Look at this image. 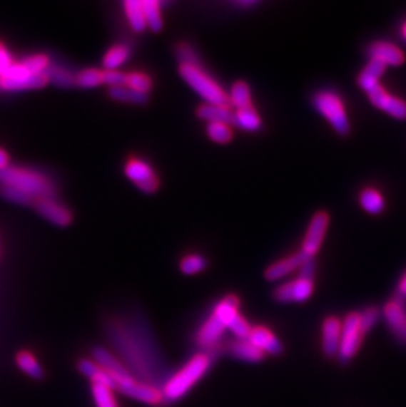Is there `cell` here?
Returning a JSON list of instances; mask_svg holds the SVG:
<instances>
[{"label": "cell", "mask_w": 406, "mask_h": 407, "mask_svg": "<svg viewBox=\"0 0 406 407\" xmlns=\"http://www.w3.org/2000/svg\"><path fill=\"white\" fill-rule=\"evenodd\" d=\"M213 363L214 355L211 351H203L193 356L178 372L165 380L161 388L165 402L173 403L183 398L206 376Z\"/></svg>", "instance_id": "cell-1"}, {"label": "cell", "mask_w": 406, "mask_h": 407, "mask_svg": "<svg viewBox=\"0 0 406 407\" xmlns=\"http://www.w3.org/2000/svg\"><path fill=\"white\" fill-rule=\"evenodd\" d=\"M0 183L3 186L24 191L35 200L53 198L56 195V187L46 177L21 168L7 166L0 169Z\"/></svg>", "instance_id": "cell-2"}, {"label": "cell", "mask_w": 406, "mask_h": 407, "mask_svg": "<svg viewBox=\"0 0 406 407\" xmlns=\"http://www.w3.org/2000/svg\"><path fill=\"white\" fill-rule=\"evenodd\" d=\"M180 76L208 104L231 105L225 90L199 65H180Z\"/></svg>", "instance_id": "cell-3"}, {"label": "cell", "mask_w": 406, "mask_h": 407, "mask_svg": "<svg viewBox=\"0 0 406 407\" xmlns=\"http://www.w3.org/2000/svg\"><path fill=\"white\" fill-rule=\"evenodd\" d=\"M313 105L340 136H347L351 124L342 98L331 90H320L313 96Z\"/></svg>", "instance_id": "cell-4"}, {"label": "cell", "mask_w": 406, "mask_h": 407, "mask_svg": "<svg viewBox=\"0 0 406 407\" xmlns=\"http://www.w3.org/2000/svg\"><path fill=\"white\" fill-rule=\"evenodd\" d=\"M365 335L360 321V312H348L342 321V338L337 356L339 364L347 365L352 361L363 344Z\"/></svg>", "instance_id": "cell-5"}, {"label": "cell", "mask_w": 406, "mask_h": 407, "mask_svg": "<svg viewBox=\"0 0 406 407\" xmlns=\"http://www.w3.org/2000/svg\"><path fill=\"white\" fill-rule=\"evenodd\" d=\"M91 360H94L96 364L99 365L104 372L113 378L118 391L136 380V377L128 371L127 365L124 364L118 356L113 355V352H110L104 346L93 348Z\"/></svg>", "instance_id": "cell-6"}, {"label": "cell", "mask_w": 406, "mask_h": 407, "mask_svg": "<svg viewBox=\"0 0 406 407\" xmlns=\"http://www.w3.org/2000/svg\"><path fill=\"white\" fill-rule=\"evenodd\" d=\"M314 293V281L295 278L277 286L273 290V298L278 304H305Z\"/></svg>", "instance_id": "cell-7"}, {"label": "cell", "mask_w": 406, "mask_h": 407, "mask_svg": "<svg viewBox=\"0 0 406 407\" xmlns=\"http://www.w3.org/2000/svg\"><path fill=\"white\" fill-rule=\"evenodd\" d=\"M124 173L140 190L146 194H152L158 190L160 181L152 166L138 158H131L124 168Z\"/></svg>", "instance_id": "cell-8"}, {"label": "cell", "mask_w": 406, "mask_h": 407, "mask_svg": "<svg viewBox=\"0 0 406 407\" xmlns=\"http://www.w3.org/2000/svg\"><path fill=\"white\" fill-rule=\"evenodd\" d=\"M329 222V215L325 211H318L311 219L308 232L303 239V248H301V251L308 257H314L320 251V245L323 243V239L326 236Z\"/></svg>", "instance_id": "cell-9"}, {"label": "cell", "mask_w": 406, "mask_h": 407, "mask_svg": "<svg viewBox=\"0 0 406 407\" xmlns=\"http://www.w3.org/2000/svg\"><path fill=\"white\" fill-rule=\"evenodd\" d=\"M368 99L376 108L397 120H406V102L397 96H390L381 86L375 87L367 93Z\"/></svg>", "instance_id": "cell-10"}, {"label": "cell", "mask_w": 406, "mask_h": 407, "mask_svg": "<svg viewBox=\"0 0 406 407\" xmlns=\"http://www.w3.org/2000/svg\"><path fill=\"white\" fill-rule=\"evenodd\" d=\"M382 316L395 338L406 344V307L401 298L389 301L382 309Z\"/></svg>", "instance_id": "cell-11"}, {"label": "cell", "mask_w": 406, "mask_h": 407, "mask_svg": "<svg viewBox=\"0 0 406 407\" xmlns=\"http://www.w3.org/2000/svg\"><path fill=\"white\" fill-rule=\"evenodd\" d=\"M119 393L148 406H158L165 403L164 396L160 388L148 382L140 381L138 378L119 390Z\"/></svg>", "instance_id": "cell-12"}, {"label": "cell", "mask_w": 406, "mask_h": 407, "mask_svg": "<svg viewBox=\"0 0 406 407\" xmlns=\"http://www.w3.org/2000/svg\"><path fill=\"white\" fill-rule=\"evenodd\" d=\"M225 326L213 312L196 334V344L203 351H213L223 338Z\"/></svg>", "instance_id": "cell-13"}, {"label": "cell", "mask_w": 406, "mask_h": 407, "mask_svg": "<svg viewBox=\"0 0 406 407\" xmlns=\"http://www.w3.org/2000/svg\"><path fill=\"white\" fill-rule=\"evenodd\" d=\"M248 340L264 355L280 356L285 351L283 341L264 326H252Z\"/></svg>", "instance_id": "cell-14"}, {"label": "cell", "mask_w": 406, "mask_h": 407, "mask_svg": "<svg viewBox=\"0 0 406 407\" xmlns=\"http://www.w3.org/2000/svg\"><path fill=\"white\" fill-rule=\"evenodd\" d=\"M342 338V321L330 315L322 323V352L328 359L337 357Z\"/></svg>", "instance_id": "cell-15"}, {"label": "cell", "mask_w": 406, "mask_h": 407, "mask_svg": "<svg viewBox=\"0 0 406 407\" xmlns=\"http://www.w3.org/2000/svg\"><path fill=\"white\" fill-rule=\"evenodd\" d=\"M367 53L371 60L379 61L385 66H400L405 61L402 51L388 41H375L372 43Z\"/></svg>", "instance_id": "cell-16"}, {"label": "cell", "mask_w": 406, "mask_h": 407, "mask_svg": "<svg viewBox=\"0 0 406 407\" xmlns=\"http://www.w3.org/2000/svg\"><path fill=\"white\" fill-rule=\"evenodd\" d=\"M308 259H310V257H308L303 251L297 252L289 257H285L283 260H278L277 262H273L272 265H269L264 272V277L270 282L281 279V278L286 277L288 274L293 273L295 270H298L305 260H308Z\"/></svg>", "instance_id": "cell-17"}, {"label": "cell", "mask_w": 406, "mask_h": 407, "mask_svg": "<svg viewBox=\"0 0 406 407\" xmlns=\"http://www.w3.org/2000/svg\"><path fill=\"white\" fill-rule=\"evenodd\" d=\"M37 211L43 215L45 219L52 222L53 225L59 227H66L71 223L73 217L71 212L66 207H64L59 202L53 198H43L35 202Z\"/></svg>", "instance_id": "cell-18"}, {"label": "cell", "mask_w": 406, "mask_h": 407, "mask_svg": "<svg viewBox=\"0 0 406 407\" xmlns=\"http://www.w3.org/2000/svg\"><path fill=\"white\" fill-rule=\"evenodd\" d=\"M227 351L233 359L248 364H259L265 359V355L253 346L248 339L233 340L227 346Z\"/></svg>", "instance_id": "cell-19"}, {"label": "cell", "mask_w": 406, "mask_h": 407, "mask_svg": "<svg viewBox=\"0 0 406 407\" xmlns=\"http://www.w3.org/2000/svg\"><path fill=\"white\" fill-rule=\"evenodd\" d=\"M78 372L91 381V385H102L111 390H116L113 378L91 359H81L77 363Z\"/></svg>", "instance_id": "cell-20"}, {"label": "cell", "mask_w": 406, "mask_h": 407, "mask_svg": "<svg viewBox=\"0 0 406 407\" xmlns=\"http://www.w3.org/2000/svg\"><path fill=\"white\" fill-rule=\"evenodd\" d=\"M49 83L45 73L31 74L26 78L6 79L0 78V90L1 91H23V90H35L43 88Z\"/></svg>", "instance_id": "cell-21"}, {"label": "cell", "mask_w": 406, "mask_h": 407, "mask_svg": "<svg viewBox=\"0 0 406 407\" xmlns=\"http://www.w3.org/2000/svg\"><path fill=\"white\" fill-rule=\"evenodd\" d=\"M385 70L387 66L382 65L381 62L370 60L357 77V85L365 93H370L375 87L380 86V79L384 76Z\"/></svg>", "instance_id": "cell-22"}, {"label": "cell", "mask_w": 406, "mask_h": 407, "mask_svg": "<svg viewBox=\"0 0 406 407\" xmlns=\"http://www.w3.org/2000/svg\"><path fill=\"white\" fill-rule=\"evenodd\" d=\"M197 116L201 120L208 123H227L233 124L235 113L228 105H218V104H202L197 110Z\"/></svg>", "instance_id": "cell-23"}, {"label": "cell", "mask_w": 406, "mask_h": 407, "mask_svg": "<svg viewBox=\"0 0 406 407\" xmlns=\"http://www.w3.org/2000/svg\"><path fill=\"white\" fill-rule=\"evenodd\" d=\"M240 301L235 294L225 295L222 298L213 309V314L216 315L220 321H223L225 329L230 326V323L240 314L239 312Z\"/></svg>", "instance_id": "cell-24"}, {"label": "cell", "mask_w": 406, "mask_h": 407, "mask_svg": "<svg viewBox=\"0 0 406 407\" xmlns=\"http://www.w3.org/2000/svg\"><path fill=\"white\" fill-rule=\"evenodd\" d=\"M124 14L130 23L131 28L135 32H143L147 28V20L144 15L143 1L127 0L124 1Z\"/></svg>", "instance_id": "cell-25"}, {"label": "cell", "mask_w": 406, "mask_h": 407, "mask_svg": "<svg viewBox=\"0 0 406 407\" xmlns=\"http://www.w3.org/2000/svg\"><path fill=\"white\" fill-rule=\"evenodd\" d=\"M359 202H360V206L363 207L364 211L367 214H371V215H379L385 210L384 197L376 189L368 187V189L362 191V194L359 197Z\"/></svg>", "instance_id": "cell-26"}, {"label": "cell", "mask_w": 406, "mask_h": 407, "mask_svg": "<svg viewBox=\"0 0 406 407\" xmlns=\"http://www.w3.org/2000/svg\"><path fill=\"white\" fill-rule=\"evenodd\" d=\"M233 124L242 130L256 132L261 128V119H260L258 111L252 105V107H247V108H242V110H236L235 118H233Z\"/></svg>", "instance_id": "cell-27"}, {"label": "cell", "mask_w": 406, "mask_h": 407, "mask_svg": "<svg viewBox=\"0 0 406 407\" xmlns=\"http://www.w3.org/2000/svg\"><path fill=\"white\" fill-rule=\"evenodd\" d=\"M16 364L21 372L26 373V376H29L34 380L40 381L45 377L43 366L36 360L35 356L31 355L29 352H26V351L20 352L16 356Z\"/></svg>", "instance_id": "cell-28"}, {"label": "cell", "mask_w": 406, "mask_h": 407, "mask_svg": "<svg viewBox=\"0 0 406 407\" xmlns=\"http://www.w3.org/2000/svg\"><path fill=\"white\" fill-rule=\"evenodd\" d=\"M108 94L116 102L131 104H146L148 102L147 94L135 91L128 86L113 87L108 90Z\"/></svg>", "instance_id": "cell-29"}, {"label": "cell", "mask_w": 406, "mask_h": 407, "mask_svg": "<svg viewBox=\"0 0 406 407\" xmlns=\"http://www.w3.org/2000/svg\"><path fill=\"white\" fill-rule=\"evenodd\" d=\"M130 48L124 43L113 46L108 52L104 54L103 66L106 70H118L124 62L130 58Z\"/></svg>", "instance_id": "cell-30"}, {"label": "cell", "mask_w": 406, "mask_h": 407, "mask_svg": "<svg viewBox=\"0 0 406 407\" xmlns=\"http://www.w3.org/2000/svg\"><path fill=\"white\" fill-rule=\"evenodd\" d=\"M228 98H230V104L236 107V110L252 107L251 90H250V86L247 82L239 81V82L233 83Z\"/></svg>", "instance_id": "cell-31"}, {"label": "cell", "mask_w": 406, "mask_h": 407, "mask_svg": "<svg viewBox=\"0 0 406 407\" xmlns=\"http://www.w3.org/2000/svg\"><path fill=\"white\" fill-rule=\"evenodd\" d=\"M44 73L48 81L54 83L56 86L71 87L76 85V74H73L70 70L65 69L62 66L49 65Z\"/></svg>", "instance_id": "cell-32"}, {"label": "cell", "mask_w": 406, "mask_h": 407, "mask_svg": "<svg viewBox=\"0 0 406 407\" xmlns=\"http://www.w3.org/2000/svg\"><path fill=\"white\" fill-rule=\"evenodd\" d=\"M143 9L147 20V26L153 32H158L163 28L161 4L157 0H143Z\"/></svg>", "instance_id": "cell-33"}, {"label": "cell", "mask_w": 406, "mask_h": 407, "mask_svg": "<svg viewBox=\"0 0 406 407\" xmlns=\"http://www.w3.org/2000/svg\"><path fill=\"white\" fill-rule=\"evenodd\" d=\"M206 132L208 138L218 144H227L233 138L231 124L227 123H208Z\"/></svg>", "instance_id": "cell-34"}, {"label": "cell", "mask_w": 406, "mask_h": 407, "mask_svg": "<svg viewBox=\"0 0 406 407\" xmlns=\"http://www.w3.org/2000/svg\"><path fill=\"white\" fill-rule=\"evenodd\" d=\"M76 85L81 88H94L103 85V71L98 69H85L76 76Z\"/></svg>", "instance_id": "cell-35"}, {"label": "cell", "mask_w": 406, "mask_h": 407, "mask_svg": "<svg viewBox=\"0 0 406 407\" xmlns=\"http://www.w3.org/2000/svg\"><path fill=\"white\" fill-rule=\"evenodd\" d=\"M208 267V260L199 254H189L180 262V270L185 276H196Z\"/></svg>", "instance_id": "cell-36"}, {"label": "cell", "mask_w": 406, "mask_h": 407, "mask_svg": "<svg viewBox=\"0 0 406 407\" xmlns=\"http://www.w3.org/2000/svg\"><path fill=\"white\" fill-rule=\"evenodd\" d=\"M91 394L96 407H119L113 396V390L102 385H91Z\"/></svg>", "instance_id": "cell-37"}, {"label": "cell", "mask_w": 406, "mask_h": 407, "mask_svg": "<svg viewBox=\"0 0 406 407\" xmlns=\"http://www.w3.org/2000/svg\"><path fill=\"white\" fill-rule=\"evenodd\" d=\"M126 86L133 88L135 91L147 94L152 88V79L148 77L147 74L140 73V71H133V73H127V83Z\"/></svg>", "instance_id": "cell-38"}, {"label": "cell", "mask_w": 406, "mask_h": 407, "mask_svg": "<svg viewBox=\"0 0 406 407\" xmlns=\"http://www.w3.org/2000/svg\"><path fill=\"white\" fill-rule=\"evenodd\" d=\"M0 194H1L6 200H11V202H14V203H18V205L29 206V205H34V203H35V198H34V197H31L29 194H26L24 191L18 190V189H14V187H9V186H1Z\"/></svg>", "instance_id": "cell-39"}, {"label": "cell", "mask_w": 406, "mask_h": 407, "mask_svg": "<svg viewBox=\"0 0 406 407\" xmlns=\"http://www.w3.org/2000/svg\"><path fill=\"white\" fill-rule=\"evenodd\" d=\"M176 56L180 61V65H199L197 53L188 43H180L176 46Z\"/></svg>", "instance_id": "cell-40"}, {"label": "cell", "mask_w": 406, "mask_h": 407, "mask_svg": "<svg viewBox=\"0 0 406 407\" xmlns=\"http://www.w3.org/2000/svg\"><path fill=\"white\" fill-rule=\"evenodd\" d=\"M227 329L233 332V335H235V338L243 340V339H248V336H250L252 326L244 316H242V314H239V315L230 323V326L227 327Z\"/></svg>", "instance_id": "cell-41"}, {"label": "cell", "mask_w": 406, "mask_h": 407, "mask_svg": "<svg viewBox=\"0 0 406 407\" xmlns=\"http://www.w3.org/2000/svg\"><path fill=\"white\" fill-rule=\"evenodd\" d=\"M21 65L26 68L29 74H41L51 63H49V60L46 56L39 54V56H34V57H28L21 62Z\"/></svg>", "instance_id": "cell-42"}, {"label": "cell", "mask_w": 406, "mask_h": 407, "mask_svg": "<svg viewBox=\"0 0 406 407\" xmlns=\"http://www.w3.org/2000/svg\"><path fill=\"white\" fill-rule=\"evenodd\" d=\"M380 319V311L376 307H367L363 311H360V321H362V327L364 332L368 334L372 329L377 324V321Z\"/></svg>", "instance_id": "cell-43"}, {"label": "cell", "mask_w": 406, "mask_h": 407, "mask_svg": "<svg viewBox=\"0 0 406 407\" xmlns=\"http://www.w3.org/2000/svg\"><path fill=\"white\" fill-rule=\"evenodd\" d=\"M127 83V73L119 70H106L103 71V85L113 87L126 86Z\"/></svg>", "instance_id": "cell-44"}, {"label": "cell", "mask_w": 406, "mask_h": 407, "mask_svg": "<svg viewBox=\"0 0 406 407\" xmlns=\"http://www.w3.org/2000/svg\"><path fill=\"white\" fill-rule=\"evenodd\" d=\"M31 76L21 63H12L0 74V78L21 79Z\"/></svg>", "instance_id": "cell-45"}, {"label": "cell", "mask_w": 406, "mask_h": 407, "mask_svg": "<svg viewBox=\"0 0 406 407\" xmlns=\"http://www.w3.org/2000/svg\"><path fill=\"white\" fill-rule=\"evenodd\" d=\"M315 270H317L315 260H314V257H310V259L305 260V262H303V265L298 269V278L314 281Z\"/></svg>", "instance_id": "cell-46"}, {"label": "cell", "mask_w": 406, "mask_h": 407, "mask_svg": "<svg viewBox=\"0 0 406 407\" xmlns=\"http://www.w3.org/2000/svg\"><path fill=\"white\" fill-rule=\"evenodd\" d=\"M9 65H12L11 62V57H9V53L6 49H3L0 46V74L4 71V70L9 68Z\"/></svg>", "instance_id": "cell-47"}, {"label": "cell", "mask_w": 406, "mask_h": 407, "mask_svg": "<svg viewBox=\"0 0 406 407\" xmlns=\"http://www.w3.org/2000/svg\"><path fill=\"white\" fill-rule=\"evenodd\" d=\"M397 294L398 298L406 297V273L401 277L400 282H398Z\"/></svg>", "instance_id": "cell-48"}, {"label": "cell", "mask_w": 406, "mask_h": 407, "mask_svg": "<svg viewBox=\"0 0 406 407\" xmlns=\"http://www.w3.org/2000/svg\"><path fill=\"white\" fill-rule=\"evenodd\" d=\"M9 166V156L4 150L0 149V169H4Z\"/></svg>", "instance_id": "cell-49"}, {"label": "cell", "mask_w": 406, "mask_h": 407, "mask_svg": "<svg viewBox=\"0 0 406 407\" xmlns=\"http://www.w3.org/2000/svg\"><path fill=\"white\" fill-rule=\"evenodd\" d=\"M236 4L238 6H242V7H250V6H255L256 4V1H247V0H243V1H236Z\"/></svg>", "instance_id": "cell-50"}, {"label": "cell", "mask_w": 406, "mask_h": 407, "mask_svg": "<svg viewBox=\"0 0 406 407\" xmlns=\"http://www.w3.org/2000/svg\"><path fill=\"white\" fill-rule=\"evenodd\" d=\"M402 37L406 40V23L404 24V26H402Z\"/></svg>", "instance_id": "cell-51"}]
</instances>
